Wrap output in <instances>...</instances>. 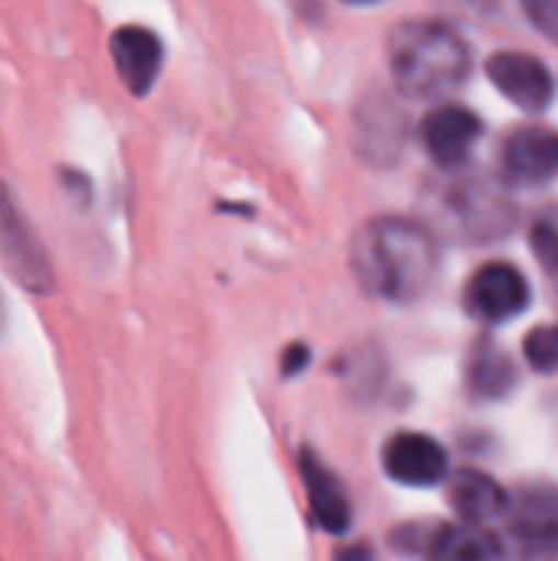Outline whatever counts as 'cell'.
Wrapping results in <instances>:
<instances>
[{
    "instance_id": "cell-1",
    "label": "cell",
    "mask_w": 558,
    "mask_h": 561,
    "mask_svg": "<svg viewBox=\"0 0 558 561\" xmlns=\"http://www.w3.org/2000/svg\"><path fill=\"white\" fill-rule=\"evenodd\" d=\"M352 270L372 296L408 302L424 296L437 279L441 250L418 220L375 217L352 240Z\"/></svg>"
},
{
    "instance_id": "cell-2",
    "label": "cell",
    "mask_w": 558,
    "mask_h": 561,
    "mask_svg": "<svg viewBox=\"0 0 558 561\" xmlns=\"http://www.w3.org/2000/svg\"><path fill=\"white\" fill-rule=\"evenodd\" d=\"M388 66L405 95L437 99L467 79L470 46L451 23L408 20L391 33Z\"/></svg>"
},
{
    "instance_id": "cell-3",
    "label": "cell",
    "mask_w": 558,
    "mask_h": 561,
    "mask_svg": "<svg viewBox=\"0 0 558 561\" xmlns=\"http://www.w3.org/2000/svg\"><path fill=\"white\" fill-rule=\"evenodd\" d=\"M0 263L33 296H46L56 286L49 250L39 240L23 204L7 187H0Z\"/></svg>"
},
{
    "instance_id": "cell-4",
    "label": "cell",
    "mask_w": 558,
    "mask_h": 561,
    "mask_svg": "<svg viewBox=\"0 0 558 561\" xmlns=\"http://www.w3.org/2000/svg\"><path fill=\"white\" fill-rule=\"evenodd\" d=\"M529 283L513 263H487L480 266L464 293L467 309L483 322H510L529 309Z\"/></svg>"
},
{
    "instance_id": "cell-5",
    "label": "cell",
    "mask_w": 558,
    "mask_h": 561,
    "mask_svg": "<svg viewBox=\"0 0 558 561\" xmlns=\"http://www.w3.org/2000/svg\"><path fill=\"white\" fill-rule=\"evenodd\" d=\"M487 76L513 105H520L526 112H543L556 92L549 66L543 59H536L529 53H516V49L493 53L487 59Z\"/></svg>"
},
{
    "instance_id": "cell-6",
    "label": "cell",
    "mask_w": 558,
    "mask_h": 561,
    "mask_svg": "<svg viewBox=\"0 0 558 561\" xmlns=\"http://www.w3.org/2000/svg\"><path fill=\"white\" fill-rule=\"evenodd\" d=\"M382 463L385 473L401 486L424 490L447 480V454L428 434H414V431L395 434L382 450Z\"/></svg>"
},
{
    "instance_id": "cell-7",
    "label": "cell",
    "mask_w": 558,
    "mask_h": 561,
    "mask_svg": "<svg viewBox=\"0 0 558 561\" xmlns=\"http://www.w3.org/2000/svg\"><path fill=\"white\" fill-rule=\"evenodd\" d=\"M503 174L516 184H546L558 178V131L546 125L516 128L500 148Z\"/></svg>"
},
{
    "instance_id": "cell-8",
    "label": "cell",
    "mask_w": 558,
    "mask_h": 561,
    "mask_svg": "<svg viewBox=\"0 0 558 561\" xmlns=\"http://www.w3.org/2000/svg\"><path fill=\"white\" fill-rule=\"evenodd\" d=\"M109 49H112V62H115V72L125 82V89L132 95H148L161 72V62H164L161 39L148 26L132 23V26H118L112 33Z\"/></svg>"
},
{
    "instance_id": "cell-9",
    "label": "cell",
    "mask_w": 558,
    "mask_h": 561,
    "mask_svg": "<svg viewBox=\"0 0 558 561\" xmlns=\"http://www.w3.org/2000/svg\"><path fill=\"white\" fill-rule=\"evenodd\" d=\"M480 118L464 105H441L421 125V141L441 168H457L480 141Z\"/></svg>"
},
{
    "instance_id": "cell-10",
    "label": "cell",
    "mask_w": 558,
    "mask_h": 561,
    "mask_svg": "<svg viewBox=\"0 0 558 561\" xmlns=\"http://www.w3.org/2000/svg\"><path fill=\"white\" fill-rule=\"evenodd\" d=\"M299 470H303L306 496H309V506H312V519H316L326 533L342 536V533L352 526V506H349L345 490H342L339 480L326 470V463L316 460L309 450L299 457Z\"/></svg>"
},
{
    "instance_id": "cell-11",
    "label": "cell",
    "mask_w": 558,
    "mask_h": 561,
    "mask_svg": "<svg viewBox=\"0 0 558 561\" xmlns=\"http://www.w3.org/2000/svg\"><path fill=\"white\" fill-rule=\"evenodd\" d=\"M451 506L467 526H480L497 519L510 506V496L493 477L477 470H460L451 480Z\"/></svg>"
},
{
    "instance_id": "cell-12",
    "label": "cell",
    "mask_w": 558,
    "mask_h": 561,
    "mask_svg": "<svg viewBox=\"0 0 558 561\" xmlns=\"http://www.w3.org/2000/svg\"><path fill=\"white\" fill-rule=\"evenodd\" d=\"M513 523L526 546L558 549V490L529 486L513 500Z\"/></svg>"
},
{
    "instance_id": "cell-13",
    "label": "cell",
    "mask_w": 558,
    "mask_h": 561,
    "mask_svg": "<svg viewBox=\"0 0 558 561\" xmlns=\"http://www.w3.org/2000/svg\"><path fill=\"white\" fill-rule=\"evenodd\" d=\"M428 561H500V539L487 526H444L428 539Z\"/></svg>"
},
{
    "instance_id": "cell-14",
    "label": "cell",
    "mask_w": 558,
    "mask_h": 561,
    "mask_svg": "<svg viewBox=\"0 0 558 561\" xmlns=\"http://www.w3.org/2000/svg\"><path fill=\"white\" fill-rule=\"evenodd\" d=\"M467 381H470V391L480 394V398H503L513 381H516V371L510 365V358L497 348H480L467 368Z\"/></svg>"
},
{
    "instance_id": "cell-15",
    "label": "cell",
    "mask_w": 558,
    "mask_h": 561,
    "mask_svg": "<svg viewBox=\"0 0 558 561\" xmlns=\"http://www.w3.org/2000/svg\"><path fill=\"white\" fill-rule=\"evenodd\" d=\"M526 358L539 375L558 371V325H539L526 335Z\"/></svg>"
},
{
    "instance_id": "cell-16",
    "label": "cell",
    "mask_w": 558,
    "mask_h": 561,
    "mask_svg": "<svg viewBox=\"0 0 558 561\" xmlns=\"http://www.w3.org/2000/svg\"><path fill=\"white\" fill-rule=\"evenodd\" d=\"M533 250L546 270L558 273V230L553 224H536L533 227Z\"/></svg>"
},
{
    "instance_id": "cell-17",
    "label": "cell",
    "mask_w": 558,
    "mask_h": 561,
    "mask_svg": "<svg viewBox=\"0 0 558 561\" xmlns=\"http://www.w3.org/2000/svg\"><path fill=\"white\" fill-rule=\"evenodd\" d=\"M526 13H529V20L536 23V30L543 36L558 43V0H529Z\"/></svg>"
},
{
    "instance_id": "cell-18",
    "label": "cell",
    "mask_w": 558,
    "mask_h": 561,
    "mask_svg": "<svg viewBox=\"0 0 558 561\" xmlns=\"http://www.w3.org/2000/svg\"><path fill=\"white\" fill-rule=\"evenodd\" d=\"M309 362V348L306 345H293L283 358V375H299L303 365Z\"/></svg>"
},
{
    "instance_id": "cell-19",
    "label": "cell",
    "mask_w": 558,
    "mask_h": 561,
    "mask_svg": "<svg viewBox=\"0 0 558 561\" xmlns=\"http://www.w3.org/2000/svg\"><path fill=\"white\" fill-rule=\"evenodd\" d=\"M335 561H372V556H368V549H365V546H352V549L339 552V559Z\"/></svg>"
},
{
    "instance_id": "cell-20",
    "label": "cell",
    "mask_w": 558,
    "mask_h": 561,
    "mask_svg": "<svg viewBox=\"0 0 558 561\" xmlns=\"http://www.w3.org/2000/svg\"><path fill=\"white\" fill-rule=\"evenodd\" d=\"M3 319H7V312H3V296H0V329H3Z\"/></svg>"
}]
</instances>
